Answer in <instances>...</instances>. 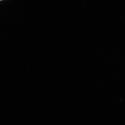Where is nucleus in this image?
Segmentation results:
<instances>
[{
  "label": "nucleus",
  "instance_id": "f257e3e1",
  "mask_svg": "<svg viewBox=\"0 0 125 125\" xmlns=\"http://www.w3.org/2000/svg\"></svg>",
  "mask_w": 125,
  "mask_h": 125
}]
</instances>
